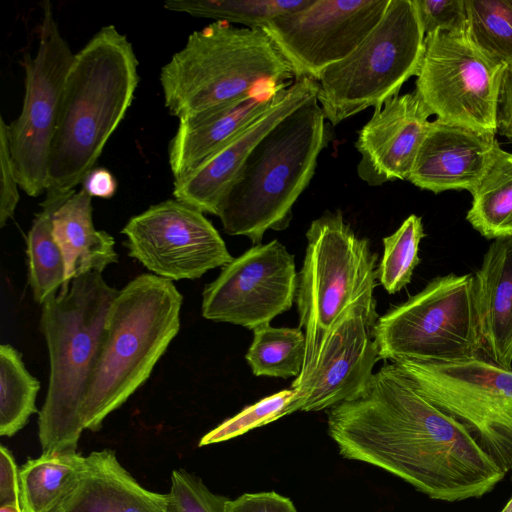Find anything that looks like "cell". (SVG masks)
Instances as JSON below:
<instances>
[{
    "label": "cell",
    "mask_w": 512,
    "mask_h": 512,
    "mask_svg": "<svg viewBox=\"0 0 512 512\" xmlns=\"http://www.w3.org/2000/svg\"><path fill=\"white\" fill-rule=\"evenodd\" d=\"M296 395L297 391L295 389H284L246 406L239 413L207 432L200 439L199 447L230 440L252 429L292 414L291 404Z\"/></svg>",
    "instance_id": "cell-32"
},
{
    "label": "cell",
    "mask_w": 512,
    "mask_h": 512,
    "mask_svg": "<svg viewBox=\"0 0 512 512\" xmlns=\"http://www.w3.org/2000/svg\"><path fill=\"white\" fill-rule=\"evenodd\" d=\"M159 80L168 113L181 120L263 84L293 82L295 76L263 29L215 21L188 36L161 68Z\"/></svg>",
    "instance_id": "cell-6"
},
{
    "label": "cell",
    "mask_w": 512,
    "mask_h": 512,
    "mask_svg": "<svg viewBox=\"0 0 512 512\" xmlns=\"http://www.w3.org/2000/svg\"><path fill=\"white\" fill-rule=\"evenodd\" d=\"M501 512H512V497L509 499V501L506 503L504 508L501 510Z\"/></svg>",
    "instance_id": "cell-41"
},
{
    "label": "cell",
    "mask_w": 512,
    "mask_h": 512,
    "mask_svg": "<svg viewBox=\"0 0 512 512\" xmlns=\"http://www.w3.org/2000/svg\"><path fill=\"white\" fill-rule=\"evenodd\" d=\"M245 359L255 376L298 377L306 354L305 333L298 326L255 328Z\"/></svg>",
    "instance_id": "cell-26"
},
{
    "label": "cell",
    "mask_w": 512,
    "mask_h": 512,
    "mask_svg": "<svg viewBox=\"0 0 512 512\" xmlns=\"http://www.w3.org/2000/svg\"><path fill=\"white\" fill-rule=\"evenodd\" d=\"M390 0H312L262 29L295 79L319 81L322 72L352 53L382 19Z\"/></svg>",
    "instance_id": "cell-14"
},
{
    "label": "cell",
    "mask_w": 512,
    "mask_h": 512,
    "mask_svg": "<svg viewBox=\"0 0 512 512\" xmlns=\"http://www.w3.org/2000/svg\"><path fill=\"white\" fill-rule=\"evenodd\" d=\"M86 456L79 452L44 453L19 468L23 512H59L83 472Z\"/></svg>",
    "instance_id": "cell-24"
},
{
    "label": "cell",
    "mask_w": 512,
    "mask_h": 512,
    "mask_svg": "<svg viewBox=\"0 0 512 512\" xmlns=\"http://www.w3.org/2000/svg\"><path fill=\"white\" fill-rule=\"evenodd\" d=\"M495 135L436 118L407 180L435 194L466 190L472 195L501 148Z\"/></svg>",
    "instance_id": "cell-19"
},
{
    "label": "cell",
    "mask_w": 512,
    "mask_h": 512,
    "mask_svg": "<svg viewBox=\"0 0 512 512\" xmlns=\"http://www.w3.org/2000/svg\"><path fill=\"white\" fill-rule=\"evenodd\" d=\"M425 236L421 217L411 214L391 235L383 238L384 252L377 267V279L389 294L410 283L419 264V245Z\"/></svg>",
    "instance_id": "cell-31"
},
{
    "label": "cell",
    "mask_w": 512,
    "mask_h": 512,
    "mask_svg": "<svg viewBox=\"0 0 512 512\" xmlns=\"http://www.w3.org/2000/svg\"><path fill=\"white\" fill-rule=\"evenodd\" d=\"M418 390L458 421L505 473L512 470V369L483 356L455 362H396Z\"/></svg>",
    "instance_id": "cell-10"
},
{
    "label": "cell",
    "mask_w": 512,
    "mask_h": 512,
    "mask_svg": "<svg viewBox=\"0 0 512 512\" xmlns=\"http://www.w3.org/2000/svg\"><path fill=\"white\" fill-rule=\"evenodd\" d=\"M466 219L486 239L512 236V152L500 148L472 194Z\"/></svg>",
    "instance_id": "cell-25"
},
{
    "label": "cell",
    "mask_w": 512,
    "mask_h": 512,
    "mask_svg": "<svg viewBox=\"0 0 512 512\" xmlns=\"http://www.w3.org/2000/svg\"><path fill=\"white\" fill-rule=\"evenodd\" d=\"M92 197L82 188L68 198L53 215V236L65 267L66 289L75 277L118 262L114 238L93 224Z\"/></svg>",
    "instance_id": "cell-23"
},
{
    "label": "cell",
    "mask_w": 512,
    "mask_h": 512,
    "mask_svg": "<svg viewBox=\"0 0 512 512\" xmlns=\"http://www.w3.org/2000/svg\"><path fill=\"white\" fill-rule=\"evenodd\" d=\"M374 339L380 358L455 362L482 356L472 274H448L379 316Z\"/></svg>",
    "instance_id": "cell-9"
},
{
    "label": "cell",
    "mask_w": 512,
    "mask_h": 512,
    "mask_svg": "<svg viewBox=\"0 0 512 512\" xmlns=\"http://www.w3.org/2000/svg\"><path fill=\"white\" fill-rule=\"evenodd\" d=\"M131 42L110 24L75 53L50 148L45 199L60 207L94 169L139 83Z\"/></svg>",
    "instance_id": "cell-2"
},
{
    "label": "cell",
    "mask_w": 512,
    "mask_h": 512,
    "mask_svg": "<svg viewBox=\"0 0 512 512\" xmlns=\"http://www.w3.org/2000/svg\"><path fill=\"white\" fill-rule=\"evenodd\" d=\"M311 2L312 0H167L164 8L193 17L262 29L275 17L302 9Z\"/></svg>",
    "instance_id": "cell-29"
},
{
    "label": "cell",
    "mask_w": 512,
    "mask_h": 512,
    "mask_svg": "<svg viewBox=\"0 0 512 512\" xmlns=\"http://www.w3.org/2000/svg\"><path fill=\"white\" fill-rule=\"evenodd\" d=\"M224 512H297L292 501L274 491L245 493L228 499Z\"/></svg>",
    "instance_id": "cell-36"
},
{
    "label": "cell",
    "mask_w": 512,
    "mask_h": 512,
    "mask_svg": "<svg viewBox=\"0 0 512 512\" xmlns=\"http://www.w3.org/2000/svg\"><path fill=\"white\" fill-rule=\"evenodd\" d=\"M83 189L91 196L103 199L112 198L117 191V181L105 168H94L84 179Z\"/></svg>",
    "instance_id": "cell-39"
},
{
    "label": "cell",
    "mask_w": 512,
    "mask_h": 512,
    "mask_svg": "<svg viewBox=\"0 0 512 512\" xmlns=\"http://www.w3.org/2000/svg\"><path fill=\"white\" fill-rule=\"evenodd\" d=\"M318 89V82L306 77L281 88L263 113L193 172L174 180V198L202 213L217 216L222 199L252 150L288 115L316 99Z\"/></svg>",
    "instance_id": "cell-17"
},
{
    "label": "cell",
    "mask_w": 512,
    "mask_h": 512,
    "mask_svg": "<svg viewBox=\"0 0 512 512\" xmlns=\"http://www.w3.org/2000/svg\"><path fill=\"white\" fill-rule=\"evenodd\" d=\"M20 504L19 468L12 453L0 447V506Z\"/></svg>",
    "instance_id": "cell-37"
},
{
    "label": "cell",
    "mask_w": 512,
    "mask_h": 512,
    "mask_svg": "<svg viewBox=\"0 0 512 512\" xmlns=\"http://www.w3.org/2000/svg\"><path fill=\"white\" fill-rule=\"evenodd\" d=\"M7 126L4 118L0 117V227L13 218L20 195L19 183L16 178L11 153L8 145Z\"/></svg>",
    "instance_id": "cell-35"
},
{
    "label": "cell",
    "mask_w": 512,
    "mask_h": 512,
    "mask_svg": "<svg viewBox=\"0 0 512 512\" xmlns=\"http://www.w3.org/2000/svg\"><path fill=\"white\" fill-rule=\"evenodd\" d=\"M466 36L484 56L512 64V0H464Z\"/></svg>",
    "instance_id": "cell-30"
},
{
    "label": "cell",
    "mask_w": 512,
    "mask_h": 512,
    "mask_svg": "<svg viewBox=\"0 0 512 512\" xmlns=\"http://www.w3.org/2000/svg\"><path fill=\"white\" fill-rule=\"evenodd\" d=\"M75 53L62 36L49 0L42 3L39 42L25 56V94L19 116L7 126L8 145L19 187L28 196L46 191L50 148L66 78Z\"/></svg>",
    "instance_id": "cell-11"
},
{
    "label": "cell",
    "mask_w": 512,
    "mask_h": 512,
    "mask_svg": "<svg viewBox=\"0 0 512 512\" xmlns=\"http://www.w3.org/2000/svg\"><path fill=\"white\" fill-rule=\"evenodd\" d=\"M414 3L425 36L436 31L465 34L464 0H414Z\"/></svg>",
    "instance_id": "cell-34"
},
{
    "label": "cell",
    "mask_w": 512,
    "mask_h": 512,
    "mask_svg": "<svg viewBox=\"0 0 512 512\" xmlns=\"http://www.w3.org/2000/svg\"><path fill=\"white\" fill-rule=\"evenodd\" d=\"M482 356L512 369V236L495 239L474 275Z\"/></svg>",
    "instance_id": "cell-21"
},
{
    "label": "cell",
    "mask_w": 512,
    "mask_h": 512,
    "mask_svg": "<svg viewBox=\"0 0 512 512\" xmlns=\"http://www.w3.org/2000/svg\"><path fill=\"white\" fill-rule=\"evenodd\" d=\"M39 381L27 370L21 353L0 345V435L12 437L37 412Z\"/></svg>",
    "instance_id": "cell-28"
},
{
    "label": "cell",
    "mask_w": 512,
    "mask_h": 512,
    "mask_svg": "<svg viewBox=\"0 0 512 512\" xmlns=\"http://www.w3.org/2000/svg\"><path fill=\"white\" fill-rule=\"evenodd\" d=\"M41 206L27 234L29 284L33 299L42 305L65 284V267L61 251L53 236V215L59 208Z\"/></svg>",
    "instance_id": "cell-27"
},
{
    "label": "cell",
    "mask_w": 512,
    "mask_h": 512,
    "mask_svg": "<svg viewBox=\"0 0 512 512\" xmlns=\"http://www.w3.org/2000/svg\"><path fill=\"white\" fill-rule=\"evenodd\" d=\"M0 512H23L20 504H8L0 506Z\"/></svg>",
    "instance_id": "cell-40"
},
{
    "label": "cell",
    "mask_w": 512,
    "mask_h": 512,
    "mask_svg": "<svg viewBox=\"0 0 512 512\" xmlns=\"http://www.w3.org/2000/svg\"><path fill=\"white\" fill-rule=\"evenodd\" d=\"M432 115L418 92L396 95L358 131L357 174L370 186L407 180Z\"/></svg>",
    "instance_id": "cell-18"
},
{
    "label": "cell",
    "mask_w": 512,
    "mask_h": 512,
    "mask_svg": "<svg viewBox=\"0 0 512 512\" xmlns=\"http://www.w3.org/2000/svg\"><path fill=\"white\" fill-rule=\"evenodd\" d=\"M121 233L131 258L172 282L198 279L233 260L204 213L176 199L151 205L131 217Z\"/></svg>",
    "instance_id": "cell-13"
},
{
    "label": "cell",
    "mask_w": 512,
    "mask_h": 512,
    "mask_svg": "<svg viewBox=\"0 0 512 512\" xmlns=\"http://www.w3.org/2000/svg\"><path fill=\"white\" fill-rule=\"evenodd\" d=\"M298 274L296 305L304 329L306 354L297 388L314 368L329 336L353 305L374 298L378 255L370 241L345 222L340 210L313 220Z\"/></svg>",
    "instance_id": "cell-7"
},
{
    "label": "cell",
    "mask_w": 512,
    "mask_h": 512,
    "mask_svg": "<svg viewBox=\"0 0 512 512\" xmlns=\"http://www.w3.org/2000/svg\"><path fill=\"white\" fill-rule=\"evenodd\" d=\"M376 300L356 303L329 336L319 358L291 404L296 411H321L350 400L369 383L380 355L373 328Z\"/></svg>",
    "instance_id": "cell-16"
},
{
    "label": "cell",
    "mask_w": 512,
    "mask_h": 512,
    "mask_svg": "<svg viewBox=\"0 0 512 512\" xmlns=\"http://www.w3.org/2000/svg\"><path fill=\"white\" fill-rule=\"evenodd\" d=\"M327 415L342 457L377 466L432 499L481 497L506 474L396 362H385L358 395Z\"/></svg>",
    "instance_id": "cell-1"
},
{
    "label": "cell",
    "mask_w": 512,
    "mask_h": 512,
    "mask_svg": "<svg viewBox=\"0 0 512 512\" xmlns=\"http://www.w3.org/2000/svg\"><path fill=\"white\" fill-rule=\"evenodd\" d=\"M167 497L169 512H224L229 499L213 493L200 478L184 469L171 473Z\"/></svg>",
    "instance_id": "cell-33"
},
{
    "label": "cell",
    "mask_w": 512,
    "mask_h": 512,
    "mask_svg": "<svg viewBox=\"0 0 512 512\" xmlns=\"http://www.w3.org/2000/svg\"><path fill=\"white\" fill-rule=\"evenodd\" d=\"M118 290L102 273L72 279L41 306L40 328L49 353L46 397L38 416L44 453L77 452L84 428L81 408L106 334V321Z\"/></svg>",
    "instance_id": "cell-3"
},
{
    "label": "cell",
    "mask_w": 512,
    "mask_h": 512,
    "mask_svg": "<svg viewBox=\"0 0 512 512\" xmlns=\"http://www.w3.org/2000/svg\"><path fill=\"white\" fill-rule=\"evenodd\" d=\"M317 98L276 125L252 150L221 201L225 233L254 245L268 230L286 229L330 134Z\"/></svg>",
    "instance_id": "cell-4"
},
{
    "label": "cell",
    "mask_w": 512,
    "mask_h": 512,
    "mask_svg": "<svg viewBox=\"0 0 512 512\" xmlns=\"http://www.w3.org/2000/svg\"><path fill=\"white\" fill-rule=\"evenodd\" d=\"M291 83H266L238 100L179 120L168 147V161L174 180L193 172L263 113L277 92Z\"/></svg>",
    "instance_id": "cell-20"
},
{
    "label": "cell",
    "mask_w": 512,
    "mask_h": 512,
    "mask_svg": "<svg viewBox=\"0 0 512 512\" xmlns=\"http://www.w3.org/2000/svg\"><path fill=\"white\" fill-rule=\"evenodd\" d=\"M504 69L466 34L436 31L425 36L415 90L437 119L496 134Z\"/></svg>",
    "instance_id": "cell-12"
},
{
    "label": "cell",
    "mask_w": 512,
    "mask_h": 512,
    "mask_svg": "<svg viewBox=\"0 0 512 512\" xmlns=\"http://www.w3.org/2000/svg\"><path fill=\"white\" fill-rule=\"evenodd\" d=\"M424 40L414 0H390L358 47L322 72L317 101L326 120L335 126L399 95L402 85L418 74Z\"/></svg>",
    "instance_id": "cell-8"
},
{
    "label": "cell",
    "mask_w": 512,
    "mask_h": 512,
    "mask_svg": "<svg viewBox=\"0 0 512 512\" xmlns=\"http://www.w3.org/2000/svg\"><path fill=\"white\" fill-rule=\"evenodd\" d=\"M59 512H169L167 494L144 488L113 450L93 451Z\"/></svg>",
    "instance_id": "cell-22"
},
{
    "label": "cell",
    "mask_w": 512,
    "mask_h": 512,
    "mask_svg": "<svg viewBox=\"0 0 512 512\" xmlns=\"http://www.w3.org/2000/svg\"><path fill=\"white\" fill-rule=\"evenodd\" d=\"M497 133L512 142V64L505 66L497 107Z\"/></svg>",
    "instance_id": "cell-38"
},
{
    "label": "cell",
    "mask_w": 512,
    "mask_h": 512,
    "mask_svg": "<svg viewBox=\"0 0 512 512\" xmlns=\"http://www.w3.org/2000/svg\"><path fill=\"white\" fill-rule=\"evenodd\" d=\"M297 285L294 255L279 240L253 245L205 286L201 313L254 330L292 307Z\"/></svg>",
    "instance_id": "cell-15"
},
{
    "label": "cell",
    "mask_w": 512,
    "mask_h": 512,
    "mask_svg": "<svg viewBox=\"0 0 512 512\" xmlns=\"http://www.w3.org/2000/svg\"><path fill=\"white\" fill-rule=\"evenodd\" d=\"M183 296L152 273L128 282L114 297L106 334L81 408L84 430L98 432L150 377L180 330Z\"/></svg>",
    "instance_id": "cell-5"
}]
</instances>
